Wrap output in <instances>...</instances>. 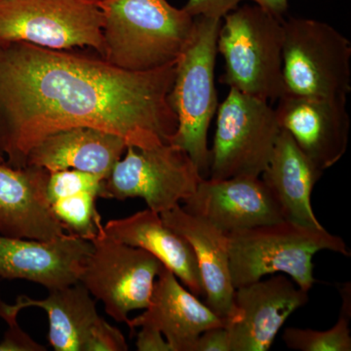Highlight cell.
Here are the masks:
<instances>
[{
    "instance_id": "6da1fadb",
    "label": "cell",
    "mask_w": 351,
    "mask_h": 351,
    "mask_svg": "<svg viewBox=\"0 0 351 351\" xmlns=\"http://www.w3.org/2000/svg\"><path fill=\"white\" fill-rule=\"evenodd\" d=\"M175 71L176 63L132 71L71 50L0 43V154L24 168L43 138L76 127L110 132L136 149L168 143L178 127Z\"/></svg>"
},
{
    "instance_id": "7a4b0ae2",
    "label": "cell",
    "mask_w": 351,
    "mask_h": 351,
    "mask_svg": "<svg viewBox=\"0 0 351 351\" xmlns=\"http://www.w3.org/2000/svg\"><path fill=\"white\" fill-rule=\"evenodd\" d=\"M103 59L117 68L147 71L176 63L188 45L195 18L167 0H104Z\"/></svg>"
},
{
    "instance_id": "3957f363",
    "label": "cell",
    "mask_w": 351,
    "mask_h": 351,
    "mask_svg": "<svg viewBox=\"0 0 351 351\" xmlns=\"http://www.w3.org/2000/svg\"><path fill=\"white\" fill-rule=\"evenodd\" d=\"M228 257L233 287L283 274L309 293L314 278L313 258L318 252L332 251L350 257L341 237L326 228H309L284 221L228 233Z\"/></svg>"
},
{
    "instance_id": "277c9868",
    "label": "cell",
    "mask_w": 351,
    "mask_h": 351,
    "mask_svg": "<svg viewBox=\"0 0 351 351\" xmlns=\"http://www.w3.org/2000/svg\"><path fill=\"white\" fill-rule=\"evenodd\" d=\"M221 23L202 16L195 18L191 40L176 62L170 93L178 127L168 143L188 152L204 179L209 177L211 162L208 131L219 107L215 66Z\"/></svg>"
},
{
    "instance_id": "5b68a950",
    "label": "cell",
    "mask_w": 351,
    "mask_h": 351,
    "mask_svg": "<svg viewBox=\"0 0 351 351\" xmlns=\"http://www.w3.org/2000/svg\"><path fill=\"white\" fill-rule=\"evenodd\" d=\"M282 22L256 4L226 14L217 39L218 52L225 60L219 82L267 101L285 95Z\"/></svg>"
},
{
    "instance_id": "8992f818",
    "label": "cell",
    "mask_w": 351,
    "mask_h": 351,
    "mask_svg": "<svg viewBox=\"0 0 351 351\" xmlns=\"http://www.w3.org/2000/svg\"><path fill=\"white\" fill-rule=\"evenodd\" d=\"M282 25L285 94L348 99L351 91L350 40L321 21L290 17Z\"/></svg>"
},
{
    "instance_id": "52a82bcc",
    "label": "cell",
    "mask_w": 351,
    "mask_h": 351,
    "mask_svg": "<svg viewBox=\"0 0 351 351\" xmlns=\"http://www.w3.org/2000/svg\"><path fill=\"white\" fill-rule=\"evenodd\" d=\"M104 15L92 0H1L0 43L52 50L90 48L104 55Z\"/></svg>"
},
{
    "instance_id": "ba28073f",
    "label": "cell",
    "mask_w": 351,
    "mask_h": 351,
    "mask_svg": "<svg viewBox=\"0 0 351 351\" xmlns=\"http://www.w3.org/2000/svg\"><path fill=\"white\" fill-rule=\"evenodd\" d=\"M209 179L260 177L281 132L269 101L230 88L217 110Z\"/></svg>"
},
{
    "instance_id": "9c48e42d",
    "label": "cell",
    "mask_w": 351,
    "mask_h": 351,
    "mask_svg": "<svg viewBox=\"0 0 351 351\" xmlns=\"http://www.w3.org/2000/svg\"><path fill=\"white\" fill-rule=\"evenodd\" d=\"M202 179L188 152L178 145L163 143L145 149L128 145L125 156L104 180L100 198H142L149 209L161 214L195 195Z\"/></svg>"
},
{
    "instance_id": "30bf717a",
    "label": "cell",
    "mask_w": 351,
    "mask_h": 351,
    "mask_svg": "<svg viewBox=\"0 0 351 351\" xmlns=\"http://www.w3.org/2000/svg\"><path fill=\"white\" fill-rule=\"evenodd\" d=\"M92 251L80 283L106 313L119 323H126L129 313L149 306L156 278L163 263L144 249L136 248L108 237L101 226L91 240Z\"/></svg>"
},
{
    "instance_id": "8fae6325",
    "label": "cell",
    "mask_w": 351,
    "mask_h": 351,
    "mask_svg": "<svg viewBox=\"0 0 351 351\" xmlns=\"http://www.w3.org/2000/svg\"><path fill=\"white\" fill-rule=\"evenodd\" d=\"M308 300V293L283 274L235 289L239 317L226 326L230 351L269 350L289 316Z\"/></svg>"
},
{
    "instance_id": "7c38bea8",
    "label": "cell",
    "mask_w": 351,
    "mask_h": 351,
    "mask_svg": "<svg viewBox=\"0 0 351 351\" xmlns=\"http://www.w3.org/2000/svg\"><path fill=\"white\" fill-rule=\"evenodd\" d=\"M276 112L281 129L319 169H329L345 156L350 130L346 99L285 94Z\"/></svg>"
},
{
    "instance_id": "4fadbf2b",
    "label": "cell",
    "mask_w": 351,
    "mask_h": 351,
    "mask_svg": "<svg viewBox=\"0 0 351 351\" xmlns=\"http://www.w3.org/2000/svg\"><path fill=\"white\" fill-rule=\"evenodd\" d=\"M91 241L64 232L50 240L0 235V278L31 281L48 291L80 283Z\"/></svg>"
},
{
    "instance_id": "5bb4252c",
    "label": "cell",
    "mask_w": 351,
    "mask_h": 351,
    "mask_svg": "<svg viewBox=\"0 0 351 351\" xmlns=\"http://www.w3.org/2000/svg\"><path fill=\"white\" fill-rule=\"evenodd\" d=\"M182 209L223 232L284 221L280 208L261 177L202 179Z\"/></svg>"
},
{
    "instance_id": "9a60e30c",
    "label": "cell",
    "mask_w": 351,
    "mask_h": 351,
    "mask_svg": "<svg viewBox=\"0 0 351 351\" xmlns=\"http://www.w3.org/2000/svg\"><path fill=\"white\" fill-rule=\"evenodd\" d=\"M48 178L43 168L0 163V235L50 240L66 232L48 201Z\"/></svg>"
},
{
    "instance_id": "2e32d148",
    "label": "cell",
    "mask_w": 351,
    "mask_h": 351,
    "mask_svg": "<svg viewBox=\"0 0 351 351\" xmlns=\"http://www.w3.org/2000/svg\"><path fill=\"white\" fill-rule=\"evenodd\" d=\"M165 225L182 235L195 252L199 267L205 304L226 326L239 317L230 270L228 235L206 219L188 213L178 205L160 214Z\"/></svg>"
},
{
    "instance_id": "e0dca14e",
    "label": "cell",
    "mask_w": 351,
    "mask_h": 351,
    "mask_svg": "<svg viewBox=\"0 0 351 351\" xmlns=\"http://www.w3.org/2000/svg\"><path fill=\"white\" fill-rule=\"evenodd\" d=\"M157 277L149 306L142 315L126 322L131 331L154 328L167 339L172 351H193L201 332L226 327V321L180 284L171 270L164 267Z\"/></svg>"
},
{
    "instance_id": "ac0fdd59",
    "label": "cell",
    "mask_w": 351,
    "mask_h": 351,
    "mask_svg": "<svg viewBox=\"0 0 351 351\" xmlns=\"http://www.w3.org/2000/svg\"><path fill=\"white\" fill-rule=\"evenodd\" d=\"M104 230L117 241L149 252L193 295L204 298L195 252L182 235L165 225L160 214L147 208L126 218L110 219Z\"/></svg>"
},
{
    "instance_id": "d6986e66",
    "label": "cell",
    "mask_w": 351,
    "mask_h": 351,
    "mask_svg": "<svg viewBox=\"0 0 351 351\" xmlns=\"http://www.w3.org/2000/svg\"><path fill=\"white\" fill-rule=\"evenodd\" d=\"M125 141L110 132L76 127L52 134L32 147L27 166L48 172L75 169L106 178L126 151Z\"/></svg>"
},
{
    "instance_id": "ffe728a7",
    "label": "cell",
    "mask_w": 351,
    "mask_h": 351,
    "mask_svg": "<svg viewBox=\"0 0 351 351\" xmlns=\"http://www.w3.org/2000/svg\"><path fill=\"white\" fill-rule=\"evenodd\" d=\"M323 172L281 129L261 179L280 208L284 219L309 228H323L314 214L311 193Z\"/></svg>"
},
{
    "instance_id": "44dd1931",
    "label": "cell",
    "mask_w": 351,
    "mask_h": 351,
    "mask_svg": "<svg viewBox=\"0 0 351 351\" xmlns=\"http://www.w3.org/2000/svg\"><path fill=\"white\" fill-rule=\"evenodd\" d=\"M15 306L21 311L29 307L45 311L49 321L47 339L55 351H84L90 332L101 317L93 295L82 283L50 291L43 300L21 295Z\"/></svg>"
},
{
    "instance_id": "7402d4cb",
    "label": "cell",
    "mask_w": 351,
    "mask_h": 351,
    "mask_svg": "<svg viewBox=\"0 0 351 351\" xmlns=\"http://www.w3.org/2000/svg\"><path fill=\"white\" fill-rule=\"evenodd\" d=\"M350 286L341 289V313L336 324L329 330L317 331L289 327L283 332L284 343L290 350L300 351H350Z\"/></svg>"
},
{
    "instance_id": "603a6c76",
    "label": "cell",
    "mask_w": 351,
    "mask_h": 351,
    "mask_svg": "<svg viewBox=\"0 0 351 351\" xmlns=\"http://www.w3.org/2000/svg\"><path fill=\"white\" fill-rule=\"evenodd\" d=\"M98 198L94 193H80L54 201L51 208L66 232L91 241L103 226L97 209Z\"/></svg>"
},
{
    "instance_id": "cb8c5ba5",
    "label": "cell",
    "mask_w": 351,
    "mask_h": 351,
    "mask_svg": "<svg viewBox=\"0 0 351 351\" xmlns=\"http://www.w3.org/2000/svg\"><path fill=\"white\" fill-rule=\"evenodd\" d=\"M104 180L100 176L75 169L49 172L46 189L48 201L51 205L60 198L80 193H94L100 198Z\"/></svg>"
},
{
    "instance_id": "d4e9b609",
    "label": "cell",
    "mask_w": 351,
    "mask_h": 351,
    "mask_svg": "<svg viewBox=\"0 0 351 351\" xmlns=\"http://www.w3.org/2000/svg\"><path fill=\"white\" fill-rule=\"evenodd\" d=\"M21 311L15 304H9L0 300V318L7 323L8 329L0 341V351H46L45 346L23 331L18 323V315Z\"/></svg>"
},
{
    "instance_id": "484cf974",
    "label": "cell",
    "mask_w": 351,
    "mask_h": 351,
    "mask_svg": "<svg viewBox=\"0 0 351 351\" xmlns=\"http://www.w3.org/2000/svg\"><path fill=\"white\" fill-rule=\"evenodd\" d=\"M129 350L125 337L117 327L108 324L104 318L95 323L84 351H127Z\"/></svg>"
},
{
    "instance_id": "4316f807",
    "label": "cell",
    "mask_w": 351,
    "mask_h": 351,
    "mask_svg": "<svg viewBox=\"0 0 351 351\" xmlns=\"http://www.w3.org/2000/svg\"><path fill=\"white\" fill-rule=\"evenodd\" d=\"M241 1L243 0H189L184 9L193 18L202 16L221 20Z\"/></svg>"
},
{
    "instance_id": "83f0119b",
    "label": "cell",
    "mask_w": 351,
    "mask_h": 351,
    "mask_svg": "<svg viewBox=\"0 0 351 351\" xmlns=\"http://www.w3.org/2000/svg\"><path fill=\"white\" fill-rule=\"evenodd\" d=\"M193 351H230V334L228 328H210L196 339Z\"/></svg>"
},
{
    "instance_id": "f1b7e54d",
    "label": "cell",
    "mask_w": 351,
    "mask_h": 351,
    "mask_svg": "<svg viewBox=\"0 0 351 351\" xmlns=\"http://www.w3.org/2000/svg\"><path fill=\"white\" fill-rule=\"evenodd\" d=\"M136 348L138 351H172L162 334L151 327H140Z\"/></svg>"
},
{
    "instance_id": "f546056e",
    "label": "cell",
    "mask_w": 351,
    "mask_h": 351,
    "mask_svg": "<svg viewBox=\"0 0 351 351\" xmlns=\"http://www.w3.org/2000/svg\"><path fill=\"white\" fill-rule=\"evenodd\" d=\"M256 5L260 6L278 19L284 20V15L287 13L288 0H250Z\"/></svg>"
},
{
    "instance_id": "4dcf8cb0",
    "label": "cell",
    "mask_w": 351,
    "mask_h": 351,
    "mask_svg": "<svg viewBox=\"0 0 351 351\" xmlns=\"http://www.w3.org/2000/svg\"><path fill=\"white\" fill-rule=\"evenodd\" d=\"M0 163H5V158L0 154Z\"/></svg>"
},
{
    "instance_id": "1f68e13d",
    "label": "cell",
    "mask_w": 351,
    "mask_h": 351,
    "mask_svg": "<svg viewBox=\"0 0 351 351\" xmlns=\"http://www.w3.org/2000/svg\"><path fill=\"white\" fill-rule=\"evenodd\" d=\"M92 1L96 2V3H98V2L104 1V0H92Z\"/></svg>"
},
{
    "instance_id": "d6a6232c",
    "label": "cell",
    "mask_w": 351,
    "mask_h": 351,
    "mask_svg": "<svg viewBox=\"0 0 351 351\" xmlns=\"http://www.w3.org/2000/svg\"><path fill=\"white\" fill-rule=\"evenodd\" d=\"M0 1H1V0H0Z\"/></svg>"
}]
</instances>
